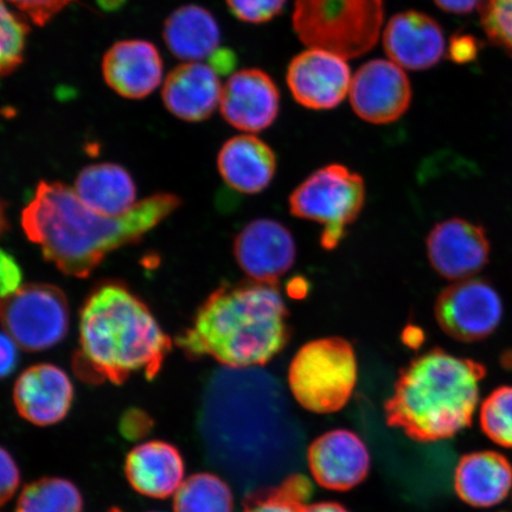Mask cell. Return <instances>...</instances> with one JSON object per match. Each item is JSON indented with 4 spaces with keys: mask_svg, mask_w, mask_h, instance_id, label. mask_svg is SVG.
Instances as JSON below:
<instances>
[{
    "mask_svg": "<svg viewBox=\"0 0 512 512\" xmlns=\"http://www.w3.org/2000/svg\"><path fill=\"white\" fill-rule=\"evenodd\" d=\"M179 206L177 196L157 194L125 215L106 216L88 208L74 189L41 182L23 210L22 227L63 274L87 278L108 254L142 240Z\"/></svg>",
    "mask_w": 512,
    "mask_h": 512,
    "instance_id": "obj_1",
    "label": "cell"
},
{
    "mask_svg": "<svg viewBox=\"0 0 512 512\" xmlns=\"http://www.w3.org/2000/svg\"><path fill=\"white\" fill-rule=\"evenodd\" d=\"M288 317L277 286L254 280L227 284L210 294L175 343L192 360L210 357L226 368L261 367L290 341Z\"/></svg>",
    "mask_w": 512,
    "mask_h": 512,
    "instance_id": "obj_2",
    "label": "cell"
},
{
    "mask_svg": "<svg viewBox=\"0 0 512 512\" xmlns=\"http://www.w3.org/2000/svg\"><path fill=\"white\" fill-rule=\"evenodd\" d=\"M171 348L170 337L149 307L124 285L106 283L83 305L73 368L92 384H121L139 373L153 380Z\"/></svg>",
    "mask_w": 512,
    "mask_h": 512,
    "instance_id": "obj_3",
    "label": "cell"
},
{
    "mask_svg": "<svg viewBox=\"0 0 512 512\" xmlns=\"http://www.w3.org/2000/svg\"><path fill=\"white\" fill-rule=\"evenodd\" d=\"M485 368L439 348L401 371L388 403L389 420L411 437L439 441L469 427L479 406Z\"/></svg>",
    "mask_w": 512,
    "mask_h": 512,
    "instance_id": "obj_4",
    "label": "cell"
},
{
    "mask_svg": "<svg viewBox=\"0 0 512 512\" xmlns=\"http://www.w3.org/2000/svg\"><path fill=\"white\" fill-rule=\"evenodd\" d=\"M383 0H296L294 32L307 48L345 60L369 53L381 35Z\"/></svg>",
    "mask_w": 512,
    "mask_h": 512,
    "instance_id": "obj_5",
    "label": "cell"
},
{
    "mask_svg": "<svg viewBox=\"0 0 512 512\" xmlns=\"http://www.w3.org/2000/svg\"><path fill=\"white\" fill-rule=\"evenodd\" d=\"M357 375L355 350L347 339L325 337L298 350L288 368V386L306 411L330 414L347 405Z\"/></svg>",
    "mask_w": 512,
    "mask_h": 512,
    "instance_id": "obj_6",
    "label": "cell"
},
{
    "mask_svg": "<svg viewBox=\"0 0 512 512\" xmlns=\"http://www.w3.org/2000/svg\"><path fill=\"white\" fill-rule=\"evenodd\" d=\"M366 197V183L361 175L342 164H330L304 179L288 202L293 216L323 226L320 245L332 251L360 217Z\"/></svg>",
    "mask_w": 512,
    "mask_h": 512,
    "instance_id": "obj_7",
    "label": "cell"
},
{
    "mask_svg": "<svg viewBox=\"0 0 512 512\" xmlns=\"http://www.w3.org/2000/svg\"><path fill=\"white\" fill-rule=\"evenodd\" d=\"M69 317L67 298L53 285H25L3 300V331L27 351L59 344L68 334Z\"/></svg>",
    "mask_w": 512,
    "mask_h": 512,
    "instance_id": "obj_8",
    "label": "cell"
},
{
    "mask_svg": "<svg viewBox=\"0 0 512 512\" xmlns=\"http://www.w3.org/2000/svg\"><path fill=\"white\" fill-rule=\"evenodd\" d=\"M434 315L446 335L459 342H479L494 334L501 324L503 303L489 281L470 278L439 293Z\"/></svg>",
    "mask_w": 512,
    "mask_h": 512,
    "instance_id": "obj_9",
    "label": "cell"
},
{
    "mask_svg": "<svg viewBox=\"0 0 512 512\" xmlns=\"http://www.w3.org/2000/svg\"><path fill=\"white\" fill-rule=\"evenodd\" d=\"M352 110L367 123L386 125L403 117L413 92L405 70L390 60H371L352 76Z\"/></svg>",
    "mask_w": 512,
    "mask_h": 512,
    "instance_id": "obj_10",
    "label": "cell"
},
{
    "mask_svg": "<svg viewBox=\"0 0 512 512\" xmlns=\"http://www.w3.org/2000/svg\"><path fill=\"white\" fill-rule=\"evenodd\" d=\"M286 81L291 94L310 110H332L350 93L352 75L343 57L309 48L288 64Z\"/></svg>",
    "mask_w": 512,
    "mask_h": 512,
    "instance_id": "obj_11",
    "label": "cell"
},
{
    "mask_svg": "<svg viewBox=\"0 0 512 512\" xmlns=\"http://www.w3.org/2000/svg\"><path fill=\"white\" fill-rule=\"evenodd\" d=\"M427 258L435 272L447 280H465L489 264L490 241L480 224L459 217L441 221L426 240Z\"/></svg>",
    "mask_w": 512,
    "mask_h": 512,
    "instance_id": "obj_12",
    "label": "cell"
},
{
    "mask_svg": "<svg viewBox=\"0 0 512 512\" xmlns=\"http://www.w3.org/2000/svg\"><path fill=\"white\" fill-rule=\"evenodd\" d=\"M234 255L251 280L277 285L296 262L297 245L283 223L259 219L248 223L236 236Z\"/></svg>",
    "mask_w": 512,
    "mask_h": 512,
    "instance_id": "obj_13",
    "label": "cell"
},
{
    "mask_svg": "<svg viewBox=\"0 0 512 512\" xmlns=\"http://www.w3.org/2000/svg\"><path fill=\"white\" fill-rule=\"evenodd\" d=\"M307 466L322 488L348 491L368 477L371 456L360 435L337 428L313 441L307 451Z\"/></svg>",
    "mask_w": 512,
    "mask_h": 512,
    "instance_id": "obj_14",
    "label": "cell"
},
{
    "mask_svg": "<svg viewBox=\"0 0 512 512\" xmlns=\"http://www.w3.org/2000/svg\"><path fill=\"white\" fill-rule=\"evenodd\" d=\"M221 113L227 123L246 133L273 125L280 110V92L271 76L260 69H242L223 86Z\"/></svg>",
    "mask_w": 512,
    "mask_h": 512,
    "instance_id": "obj_15",
    "label": "cell"
},
{
    "mask_svg": "<svg viewBox=\"0 0 512 512\" xmlns=\"http://www.w3.org/2000/svg\"><path fill=\"white\" fill-rule=\"evenodd\" d=\"M383 48L390 61L415 72L437 66L447 51L443 28L420 11L390 18L383 32Z\"/></svg>",
    "mask_w": 512,
    "mask_h": 512,
    "instance_id": "obj_16",
    "label": "cell"
},
{
    "mask_svg": "<svg viewBox=\"0 0 512 512\" xmlns=\"http://www.w3.org/2000/svg\"><path fill=\"white\" fill-rule=\"evenodd\" d=\"M74 399L68 375L53 364H37L18 377L14 402L19 415L35 426H51L66 418Z\"/></svg>",
    "mask_w": 512,
    "mask_h": 512,
    "instance_id": "obj_17",
    "label": "cell"
},
{
    "mask_svg": "<svg viewBox=\"0 0 512 512\" xmlns=\"http://www.w3.org/2000/svg\"><path fill=\"white\" fill-rule=\"evenodd\" d=\"M108 86L127 99H144L163 80V61L152 43L126 40L115 43L102 60Z\"/></svg>",
    "mask_w": 512,
    "mask_h": 512,
    "instance_id": "obj_18",
    "label": "cell"
},
{
    "mask_svg": "<svg viewBox=\"0 0 512 512\" xmlns=\"http://www.w3.org/2000/svg\"><path fill=\"white\" fill-rule=\"evenodd\" d=\"M223 86L216 70L203 62H184L168 75L163 101L171 114L184 121L206 120L220 106Z\"/></svg>",
    "mask_w": 512,
    "mask_h": 512,
    "instance_id": "obj_19",
    "label": "cell"
},
{
    "mask_svg": "<svg viewBox=\"0 0 512 512\" xmlns=\"http://www.w3.org/2000/svg\"><path fill=\"white\" fill-rule=\"evenodd\" d=\"M184 462L174 445L153 440L127 454L125 475L138 494L150 498L175 496L184 482Z\"/></svg>",
    "mask_w": 512,
    "mask_h": 512,
    "instance_id": "obj_20",
    "label": "cell"
},
{
    "mask_svg": "<svg viewBox=\"0 0 512 512\" xmlns=\"http://www.w3.org/2000/svg\"><path fill=\"white\" fill-rule=\"evenodd\" d=\"M454 489L458 497L471 507H496L511 494L512 466L498 452L466 454L454 471Z\"/></svg>",
    "mask_w": 512,
    "mask_h": 512,
    "instance_id": "obj_21",
    "label": "cell"
},
{
    "mask_svg": "<svg viewBox=\"0 0 512 512\" xmlns=\"http://www.w3.org/2000/svg\"><path fill=\"white\" fill-rule=\"evenodd\" d=\"M217 166L230 188L255 195L270 187L277 171V157L264 140L241 134L222 146Z\"/></svg>",
    "mask_w": 512,
    "mask_h": 512,
    "instance_id": "obj_22",
    "label": "cell"
},
{
    "mask_svg": "<svg viewBox=\"0 0 512 512\" xmlns=\"http://www.w3.org/2000/svg\"><path fill=\"white\" fill-rule=\"evenodd\" d=\"M74 190L88 208L106 216L125 215L137 204L136 184L117 164L87 166L76 177Z\"/></svg>",
    "mask_w": 512,
    "mask_h": 512,
    "instance_id": "obj_23",
    "label": "cell"
},
{
    "mask_svg": "<svg viewBox=\"0 0 512 512\" xmlns=\"http://www.w3.org/2000/svg\"><path fill=\"white\" fill-rule=\"evenodd\" d=\"M166 46L177 59L202 62L219 50L221 31L213 15L201 6L187 5L172 12L164 25Z\"/></svg>",
    "mask_w": 512,
    "mask_h": 512,
    "instance_id": "obj_24",
    "label": "cell"
},
{
    "mask_svg": "<svg viewBox=\"0 0 512 512\" xmlns=\"http://www.w3.org/2000/svg\"><path fill=\"white\" fill-rule=\"evenodd\" d=\"M175 512H233L234 496L223 479L196 473L185 479L174 498Z\"/></svg>",
    "mask_w": 512,
    "mask_h": 512,
    "instance_id": "obj_25",
    "label": "cell"
},
{
    "mask_svg": "<svg viewBox=\"0 0 512 512\" xmlns=\"http://www.w3.org/2000/svg\"><path fill=\"white\" fill-rule=\"evenodd\" d=\"M82 507V496L72 482L42 478L25 486L15 512H81Z\"/></svg>",
    "mask_w": 512,
    "mask_h": 512,
    "instance_id": "obj_26",
    "label": "cell"
},
{
    "mask_svg": "<svg viewBox=\"0 0 512 512\" xmlns=\"http://www.w3.org/2000/svg\"><path fill=\"white\" fill-rule=\"evenodd\" d=\"M479 422L491 441L512 448V387L497 388L483 401Z\"/></svg>",
    "mask_w": 512,
    "mask_h": 512,
    "instance_id": "obj_27",
    "label": "cell"
},
{
    "mask_svg": "<svg viewBox=\"0 0 512 512\" xmlns=\"http://www.w3.org/2000/svg\"><path fill=\"white\" fill-rule=\"evenodd\" d=\"M2 43H0V67L2 74L8 75L22 63L25 38L29 31L28 25L2 3Z\"/></svg>",
    "mask_w": 512,
    "mask_h": 512,
    "instance_id": "obj_28",
    "label": "cell"
},
{
    "mask_svg": "<svg viewBox=\"0 0 512 512\" xmlns=\"http://www.w3.org/2000/svg\"><path fill=\"white\" fill-rule=\"evenodd\" d=\"M479 12L489 40L512 56V0H484Z\"/></svg>",
    "mask_w": 512,
    "mask_h": 512,
    "instance_id": "obj_29",
    "label": "cell"
},
{
    "mask_svg": "<svg viewBox=\"0 0 512 512\" xmlns=\"http://www.w3.org/2000/svg\"><path fill=\"white\" fill-rule=\"evenodd\" d=\"M305 494V484H287L284 488L249 497L242 512H300Z\"/></svg>",
    "mask_w": 512,
    "mask_h": 512,
    "instance_id": "obj_30",
    "label": "cell"
},
{
    "mask_svg": "<svg viewBox=\"0 0 512 512\" xmlns=\"http://www.w3.org/2000/svg\"><path fill=\"white\" fill-rule=\"evenodd\" d=\"M227 4L240 21L260 24L279 16L286 0H227Z\"/></svg>",
    "mask_w": 512,
    "mask_h": 512,
    "instance_id": "obj_31",
    "label": "cell"
},
{
    "mask_svg": "<svg viewBox=\"0 0 512 512\" xmlns=\"http://www.w3.org/2000/svg\"><path fill=\"white\" fill-rule=\"evenodd\" d=\"M37 25L47 24L74 0H9Z\"/></svg>",
    "mask_w": 512,
    "mask_h": 512,
    "instance_id": "obj_32",
    "label": "cell"
},
{
    "mask_svg": "<svg viewBox=\"0 0 512 512\" xmlns=\"http://www.w3.org/2000/svg\"><path fill=\"white\" fill-rule=\"evenodd\" d=\"M0 471H2L0 496H2V503L5 504L14 497L19 483H21V473H19L17 463L5 448H2V454H0Z\"/></svg>",
    "mask_w": 512,
    "mask_h": 512,
    "instance_id": "obj_33",
    "label": "cell"
},
{
    "mask_svg": "<svg viewBox=\"0 0 512 512\" xmlns=\"http://www.w3.org/2000/svg\"><path fill=\"white\" fill-rule=\"evenodd\" d=\"M0 274H2L3 299L11 296L22 287L21 267L10 254L5 252H2V258H0Z\"/></svg>",
    "mask_w": 512,
    "mask_h": 512,
    "instance_id": "obj_34",
    "label": "cell"
},
{
    "mask_svg": "<svg viewBox=\"0 0 512 512\" xmlns=\"http://www.w3.org/2000/svg\"><path fill=\"white\" fill-rule=\"evenodd\" d=\"M448 56L457 63H467L476 59L479 44L475 37L470 35H457L452 37L448 46Z\"/></svg>",
    "mask_w": 512,
    "mask_h": 512,
    "instance_id": "obj_35",
    "label": "cell"
},
{
    "mask_svg": "<svg viewBox=\"0 0 512 512\" xmlns=\"http://www.w3.org/2000/svg\"><path fill=\"white\" fill-rule=\"evenodd\" d=\"M19 345L5 331L2 332L0 339V350H2V376H9L16 369L18 363Z\"/></svg>",
    "mask_w": 512,
    "mask_h": 512,
    "instance_id": "obj_36",
    "label": "cell"
},
{
    "mask_svg": "<svg viewBox=\"0 0 512 512\" xmlns=\"http://www.w3.org/2000/svg\"><path fill=\"white\" fill-rule=\"evenodd\" d=\"M484 0H434L439 9L454 15L470 14L480 8Z\"/></svg>",
    "mask_w": 512,
    "mask_h": 512,
    "instance_id": "obj_37",
    "label": "cell"
},
{
    "mask_svg": "<svg viewBox=\"0 0 512 512\" xmlns=\"http://www.w3.org/2000/svg\"><path fill=\"white\" fill-rule=\"evenodd\" d=\"M300 512H350L336 502H317L304 505Z\"/></svg>",
    "mask_w": 512,
    "mask_h": 512,
    "instance_id": "obj_38",
    "label": "cell"
},
{
    "mask_svg": "<svg viewBox=\"0 0 512 512\" xmlns=\"http://www.w3.org/2000/svg\"><path fill=\"white\" fill-rule=\"evenodd\" d=\"M108 512H123V511H121V510H119V509H117V508H113V509H111V510H110V511H108Z\"/></svg>",
    "mask_w": 512,
    "mask_h": 512,
    "instance_id": "obj_39",
    "label": "cell"
}]
</instances>
